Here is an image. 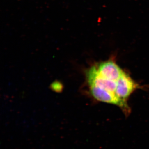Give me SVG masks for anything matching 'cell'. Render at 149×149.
I'll use <instances>...</instances> for the list:
<instances>
[{"instance_id":"1","label":"cell","mask_w":149,"mask_h":149,"mask_svg":"<svg viewBox=\"0 0 149 149\" xmlns=\"http://www.w3.org/2000/svg\"><path fill=\"white\" fill-rule=\"evenodd\" d=\"M141 88V86L136 83L128 73L124 72L118 80L116 95L124 106L131 111L127 100L134 91Z\"/></svg>"}]
</instances>
